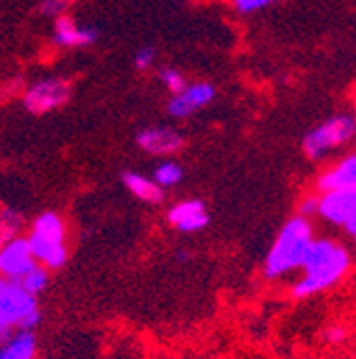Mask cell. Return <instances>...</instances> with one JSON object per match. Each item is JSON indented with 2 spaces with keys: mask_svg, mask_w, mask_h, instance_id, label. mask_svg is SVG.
I'll list each match as a JSON object with an SVG mask.
<instances>
[{
  "mask_svg": "<svg viewBox=\"0 0 356 359\" xmlns=\"http://www.w3.org/2000/svg\"><path fill=\"white\" fill-rule=\"evenodd\" d=\"M325 338L331 342V344H337V342H343L346 340V330L341 325H333L325 332Z\"/></svg>",
  "mask_w": 356,
  "mask_h": 359,
  "instance_id": "25",
  "label": "cell"
},
{
  "mask_svg": "<svg viewBox=\"0 0 356 359\" xmlns=\"http://www.w3.org/2000/svg\"><path fill=\"white\" fill-rule=\"evenodd\" d=\"M28 244H30V250H32L36 263L45 269H58L69 259V250H66L64 242H56V240H48L36 233H30Z\"/></svg>",
  "mask_w": 356,
  "mask_h": 359,
  "instance_id": "13",
  "label": "cell"
},
{
  "mask_svg": "<svg viewBox=\"0 0 356 359\" xmlns=\"http://www.w3.org/2000/svg\"><path fill=\"white\" fill-rule=\"evenodd\" d=\"M99 39V30L90 26H79L71 15H62L54 24V41L62 48H85Z\"/></svg>",
  "mask_w": 356,
  "mask_h": 359,
  "instance_id": "12",
  "label": "cell"
},
{
  "mask_svg": "<svg viewBox=\"0 0 356 359\" xmlns=\"http://www.w3.org/2000/svg\"><path fill=\"white\" fill-rule=\"evenodd\" d=\"M184 177V169L173 163V161H166V163H160L154 171V182L160 187V189H171V187H177L182 182Z\"/></svg>",
  "mask_w": 356,
  "mask_h": 359,
  "instance_id": "17",
  "label": "cell"
},
{
  "mask_svg": "<svg viewBox=\"0 0 356 359\" xmlns=\"http://www.w3.org/2000/svg\"><path fill=\"white\" fill-rule=\"evenodd\" d=\"M318 218L333 224V227H346L356 216V191L337 189L318 195Z\"/></svg>",
  "mask_w": 356,
  "mask_h": 359,
  "instance_id": "6",
  "label": "cell"
},
{
  "mask_svg": "<svg viewBox=\"0 0 356 359\" xmlns=\"http://www.w3.org/2000/svg\"><path fill=\"white\" fill-rule=\"evenodd\" d=\"M50 269H45V267H41V265H36L34 269H30V272L22 278V280H17L30 295H38L41 291H45V287H48V283H50Z\"/></svg>",
  "mask_w": 356,
  "mask_h": 359,
  "instance_id": "19",
  "label": "cell"
},
{
  "mask_svg": "<svg viewBox=\"0 0 356 359\" xmlns=\"http://www.w3.org/2000/svg\"><path fill=\"white\" fill-rule=\"evenodd\" d=\"M316 240L314 224L307 216H292L276 236L269 252L264 259V278L280 280L294 269H301L311 244Z\"/></svg>",
  "mask_w": 356,
  "mask_h": 359,
  "instance_id": "2",
  "label": "cell"
},
{
  "mask_svg": "<svg viewBox=\"0 0 356 359\" xmlns=\"http://www.w3.org/2000/svg\"><path fill=\"white\" fill-rule=\"evenodd\" d=\"M343 229H346V233H348V236H350V238L354 240V244H356V216H354V218H352V220H350V222L346 224Z\"/></svg>",
  "mask_w": 356,
  "mask_h": 359,
  "instance_id": "26",
  "label": "cell"
},
{
  "mask_svg": "<svg viewBox=\"0 0 356 359\" xmlns=\"http://www.w3.org/2000/svg\"><path fill=\"white\" fill-rule=\"evenodd\" d=\"M0 321L11 330L28 332H32L41 321L36 297L30 295L17 280L0 278Z\"/></svg>",
  "mask_w": 356,
  "mask_h": 359,
  "instance_id": "3",
  "label": "cell"
},
{
  "mask_svg": "<svg viewBox=\"0 0 356 359\" xmlns=\"http://www.w3.org/2000/svg\"><path fill=\"white\" fill-rule=\"evenodd\" d=\"M213 97H215V88L207 81L186 86L182 93L173 95V99L169 101V114L173 118H188L199 109L207 107L213 101Z\"/></svg>",
  "mask_w": 356,
  "mask_h": 359,
  "instance_id": "8",
  "label": "cell"
},
{
  "mask_svg": "<svg viewBox=\"0 0 356 359\" xmlns=\"http://www.w3.org/2000/svg\"><path fill=\"white\" fill-rule=\"evenodd\" d=\"M154 60H156V50L154 48H141L137 54H135V67L139 69V71H148L152 65H154Z\"/></svg>",
  "mask_w": 356,
  "mask_h": 359,
  "instance_id": "22",
  "label": "cell"
},
{
  "mask_svg": "<svg viewBox=\"0 0 356 359\" xmlns=\"http://www.w3.org/2000/svg\"><path fill=\"white\" fill-rule=\"evenodd\" d=\"M337 189H352L356 191V152L341 158L337 165L327 169L316 182L318 193L337 191Z\"/></svg>",
  "mask_w": 356,
  "mask_h": 359,
  "instance_id": "11",
  "label": "cell"
},
{
  "mask_svg": "<svg viewBox=\"0 0 356 359\" xmlns=\"http://www.w3.org/2000/svg\"><path fill=\"white\" fill-rule=\"evenodd\" d=\"M356 135V120L352 116H333L327 122L311 128L303 137V152L307 158L318 161L331 150L348 144Z\"/></svg>",
  "mask_w": 356,
  "mask_h": 359,
  "instance_id": "4",
  "label": "cell"
},
{
  "mask_svg": "<svg viewBox=\"0 0 356 359\" xmlns=\"http://www.w3.org/2000/svg\"><path fill=\"white\" fill-rule=\"evenodd\" d=\"M160 81L171 90L173 95L182 93V90L188 86L186 79H184V75H182L180 71H177V69H162V71H160Z\"/></svg>",
  "mask_w": 356,
  "mask_h": 359,
  "instance_id": "21",
  "label": "cell"
},
{
  "mask_svg": "<svg viewBox=\"0 0 356 359\" xmlns=\"http://www.w3.org/2000/svg\"><path fill=\"white\" fill-rule=\"evenodd\" d=\"M166 220L173 224L177 231L182 233H197L203 231L209 224V214L203 201L199 199H186L175 203L169 212H166Z\"/></svg>",
  "mask_w": 356,
  "mask_h": 359,
  "instance_id": "9",
  "label": "cell"
},
{
  "mask_svg": "<svg viewBox=\"0 0 356 359\" xmlns=\"http://www.w3.org/2000/svg\"><path fill=\"white\" fill-rule=\"evenodd\" d=\"M137 146L154 156L177 154L184 148V137L175 128L169 126H152L137 135Z\"/></svg>",
  "mask_w": 356,
  "mask_h": 359,
  "instance_id": "10",
  "label": "cell"
},
{
  "mask_svg": "<svg viewBox=\"0 0 356 359\" xmlns=\"http://www.w3.org/2000/svg\"><path fill=\"white\" fill-rule=\"evenodd\" d=\"M233 3L241 13H252V11H258L266 5H273L276 0H233Z\"/></svg>",
  "mask_w": 356,
  "mask_h": 359,
  "instance_id": "23",
  "label": "cell"
},
{
  "mask_svg": "<svg viewBox=\"0 0 356 359\" xmlns=\"http://www.w3.org/2000/svg\"><path fill=\"white\" fill-rule=\"evenodd\" d=\"M36 338L28 330H17L5 342H0V359H34Z\"/></svg>",
  "mask_w": 356,
  "mask_h": 359,
  "instance_id": "15",
  "label": "cell"
},
{
  "mask_svg": "<svg viewBox=\"0 0 356 359\" xmlns=\"http://www.w3.org/2000/svg\"><path fill=\"white\" fill-rule=\"evenodd\" d=\"M122 182L130 195H135L137 199H141L145 203H160L164 199V189H160L154 180H150L137 171H126L122 175Z\"/></svg>",
  "mask_w": 356,
  "mask_h": 359,
  "instance_id": "14",
  "label": "cell"
},
{
  "mask_svg": "<svg viewBox=\"0 0 356 359\" xmlns=\"http://www.w3.org/2000/svg\"><path fill=\"white\" fill-rule=\"evenodd\" d=\"M73 5V0H43L38 11L45 15V18H62V15H69V9Z\"/></svg>",
  "mask_w": 356,
  "mask_h": 359,
  "instance_id": "20",
  "label": "cell"
},
{
  "mask_svg": "<svg viewBox=\"0 0 356 359\" xmlns=\"http://www.w3.org/2000/svg\"><path fill=\"white\" fill-rule=\"evenodd\" d=\"M71 99V83L64 77H48L30 86L24 93V107L30 114H48L66 105Z\"/></svg>",
  "mask_w": 356,
  "mask_h": 359,
  "instance_id": "5",
  "label": "cell"
},
{
  "mask_svg": "<svg viewBox=\"0 0 356 359\" xmlns=\"http://www.w3.org/2000/svg\"><path fill=\"white\" fill-rule=\"evenodd\" d=\"M36 265L38 263L30 250L28 238H15L0 246V278L22 280Z\"/></svg>",
  "mask_w": 356,
  "mask_h": 359,
  "instance_id": "7",
  "label": "cell"
},
{
  "mask_svg": "<svg viewBox=\"0 0 356 359\" xmlns=\"http://www.w3.org/2000/svg\"><path fill=\"white\" fill-rule=\"evenodd\" d=\"M350 267L352 257L343 244L333 238H316L301 265L303 276L292 285V297L307 299L337 287L348 276Z\"/></svg>",
  "mask_w": 356,
  "mask_h": 359,
  "instance_id": "1",
  "label": "cell"
},
{
  "mask_svg": "<svg viewBox=\"0 0 356 359\" xmlns=\"http://www.w3.org/2000/svg\"><path fill=\"white\" fill-rule=\"evenodd\" d=\"M316 212H318V195H307L299 205V214L311 218V216H316Z\"/></svg>",
  "mask_w": 356,
  "mask_h": 359,
  "instance_id": "24",
  "label": "cell"
},
{
  "mask_svg": "<svg viewBox=\"0 0 356 359\" xmlns=\"http://www.w3.org/2000/svg\"><path fill=\"white\" fill-rule=\"evenodd\" d=\"M20 229H22V216L17 212L13 210L0 212V246L20 238Z\"/></svg>",
  "mask_w": 356,
  "mask_h": 359,
  "instance_id": "18",
  "label": "cell"
},
{
  "mask_svg": "<svg viewBox=\"0 0 356 359\" xmlns=\"http://www.w3.org/2000/svg\"><path fill=\"white\" fill-rule=\"evenodd\" d=\"M30 233H36V236L48 238V240H56V242H64L66 227H64L62 218L56 212H43L32 222V231Z\"/></svg>",
  "mask_w": 356,
  "mask_h": 359,
  "instance_id": "16",
  "label": "cell"
}]
</instances>
